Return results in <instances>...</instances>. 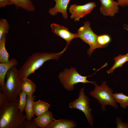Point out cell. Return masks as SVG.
<instances>
[{
    "label": "cell",
    "instance_id": "1",
    "mask_svg": "<svg viewBox=\"0 0 128 128\" xmlns=\"http://www.w3.org/2000/svg\"><path fill=\"white\" fill-rule=\"evenodd\" d=\"M19 97L0 107V128H22L26 115L18 109Z\"/></svg>",
    "mask_w": 128,
    "mask_h": 128
},
{
    "label": "cell",
    "instance_id": "2",
    "mask_svg": "<svg viewBox=\"0 0 128 128\" xmlns=\"http://www.w3.org/2000/svg\"><path fill=\"white\" fill-rule=\"evenodd\" d=\"M66 49L65 47L62 51L58 53L37 52L34 53L28 57L18 69L22 77L23 78H27L48 60H58Z\"/></svg>",
    "mask_w": 128,
    "mask_h": 128
},
{
    "label": "cell",
    "instance_id": "3",
    "mask_svg": "<svg viewBox=\"0 0 128 128\" xmlns=\"http://www.w3.org/2000/svg\"><path fill=\"white\" fill-rule=\"evenodd\" d=\"M5 77L6 81L4 87L0 88V91L9 101H14L19 96L23 78L15 66L9 70Z\"/></svg>",
    "mask_w": 128,
    "mask_h": 128
},
{
    "label": "cell",
    "instance_id": "4",
    "mask_svg": "<svg viewBox=\"0 0 128 128\" xmlns=\"http://www.w3.org/2000/svg\"><path fill=\"white\" fill-rule=\"evenodd\" d=\"M94 89L89 94L91 96L96 99L101 105L102 110H106L105 107L107 105L111 106L117 109L118 107L113 97V91L104 81L101 84L98 85L96 83L94 84Z\"/></svg>",
    "mask_w": 128,
    "mask_h": 128
},
{
    "label": "cell",
    "instance_id": "5",
    "mask_svg": "<svg viewBox=\"0 0 128 128\" xmlns=\"http://www.w3.org/2000/svg\"><path fill=\"white\" fill-rule=\"evenodd\" d=\"M83 76L79 73L75 68L72 67L70 69L66 68L58 76L60 82L64 89L69 91L74 89V85L79 83H89L94 84L95 82L88 80L87 77L91 76Z\"/></svg>",
    "mask_w": 128,
    "mask_h": 128
},
{
    "label": "cell",
    "instance_id": "6",
    "mask_svg": "<svg viewBox=\"0 0 128 128\" xmlns=\"http://www.w3.org/2000/svg\"><path fill=\"white\" fill-rule=\"evenodd\" d=\"M84 87L80 89L78 98L70 103L69 107L70 108L76 109L83 112L88 123L93 128L94 117L91 113L92 110L90 106L89 99L84 93Z\"/></svg>",
    "mask_w": 128,
    "mask_h": 128
},
{
    "label": "cell",
    "instance_id": "7",
    "mask_svg": "<svg viewBox=\"0 0 128 128\" xmlns=\"http://www.w3.org/2000/svg\"><path fill=\"white\" fill-rule=\"evenodd\" d=\"M83 26L77 30L78 38L89 46L87 54L90 56L93 51L97 48H101L97 41L98 36L92 30L90 22L87 21L84 23Z\"/></svg>",
    "mask_w": 128,
    "mask_h": 128
},
{
    "label": "cell",
    "instance_id": "8",
    "mask_svg": "<svg viewBox=\"0 0 128 128\" xmlns=\"http://www.w3.org/2000/svg\"><path fill=\"white\" fill-rule=\"evenodd\" d=\"M96 6V3L93 2L82 5H71L69 8L70 18L73 19L75 21H79L81 18L91 13Z\"/></svg>",
    "mask_w": 128,
    "mask_h": 128
},
{
    "label": "cell",
    "instance_id": "9",
    "mask_svg": "<svg viewBox=\"0 0 128 128\" xmlns=\"http://www.w3.org/2000/svg\"><path fill=\"white\" fill-rule=\"evenodd\" d=\"M50 27L53 32L66 41L67 45L65 47L67 48L73 39L78 38V32L71 33L67 28L64 26L54 23L50 24Z\"/></svg>",
    "mask_w": 128,
    "mask_h": 128
},
{
    "label": "cell",
    "instance_id": "10",
    "mask_svg": "<svg viewBox=\"0 0 128 128\" xmlns=\"http://www.w3.org/2000/svg\"><path fill=\"white\" fill-rule=\"evenodd\" d=\"M101 3L100 12L105 16L113 17L119 12L118 2L113 0H99Z\"/></svg>",
    "mask_w": 128,
    "mask_h": 128
},
{
    "label": "cell",
    "instance_id": "11",
    "mask_svg": "<svg viewBox=\"0 0 128 128\" xmlns=\"http://www.w3.org/2000/svg\"><path fill=\"white\" fill-rule=\"evenodd\" d=\"M54 0L55 3V5L49 10V13L51 15L55 16L58 13H61L63 18L67 20L68 17L67 9L71 0Z\"/></svg>",
    "mask_w": 128,
    "mask_h": 128
},
{
    "label": "cell",
    "instance_id": "12",
    "mask_svg": "<svg viewBox=\"0 0 128 128\" xmlns=\"http://www.w3.org/2000/svg\"><path fill=\"white\" fill-rule=\"evenodd\" d=\"M52 113L48 110L44 113L37 116L32 121L38 128H48L53 121Z\"/></svg>",
    "mask_w": 128,
    "mask_h": 128
},
{
    "label": "cell",
    "instance_id": "13",
    "mask_svg": "<svg viewBox=\"0 0 128 128\" xmlns=\"http://www.w3.org/2000/svg\"><path fill=\"white\" fill-rule=\"evenodd\" d=\"M18 61L15 58H12L6 63H0V88H3L5 83V78L9 70L12 67L16 66Z\"/></svg>",
    "mask_w": 128,
    "mask_h": 128
},
{
    "label": "cell",
    "instance_id": "14",
    "mask_svg": "<svg viewBox=\"0 0 128 128\" xmlns=\"http://www.w3.org/2000/svg\"><path fill=\"white\" fill-rule=\"evenodd\" d=\"M77 124L72 120L61 119L54 120L48 128H74Z\"/></svg>",
    "mask_w": 128,
    "mask_h": 128
},
{
    "label": "cell",
    "instance_id": "15",
    "mask_svg": "<svg viewBox=\"0 0 128 128\" xmlns=\"http://www.w3.org/2000/svg\"><path fill=\"white\" fill-rule=\"evenodd\" d=\"M12 5L21 8L26 11L33 12L35 10V7L31 0H8Z\"/></svg>",
    "mask_w": 128,
    "mask_h": 128
},
{
    "label": "cell",
    "instance_id": "16",
    "mask_svg": "<svg viewBox=\"0 0 128 128\" xmlns=\"http://www.w3.org/2000/svg\"><path fill=\"white\" fill-rule=\"evenodd\" d=\"M50 106L48 103L40 100L34 101L33 109L34 115L37 116L44 113L48 110Z\"/></svg>",
    "mask_w": 128,
    "mask_h": 128
},
{
    "label": "cell",
    "instance_id": "17",
    "mask_svg": "<svg viewBox=\"0 0 128 128\" xmlns=\"http://www.w3.org/2000/svg\"><path fill=\"white\" fill-rule=\"evenodd\" d=\"M35 96L33 95L32 96H27V101L24 108L26 113V120L30 122L32 118L34 117L33 109V104Z\"/></svg>",
    "mask_w": 128,
    "mask_h": 128
},
{
    "label": "cell",
    "instance_id": "18",
    "mask_svg": "<svg viewBox=\"0 0 128 128\" xmlns=\"http://www.w3.org/2000/svg\"><path fill=\"white\" fill-rule=\"evenodd\" d=\"M36 87L35 83L27 78H23L22 85V90L27 96H32L36 90Z\"/></svg>",
    "mask_w": 128,
    "mask_h": 128
},
{
    "label": "cell",
    "instance_id": "19",
    "mask_svg": "<svg viewBox=\"0 0 128 128\" xmlns=\"http://www.w3.org/2000/svg\"><path fill=\"white\" fill-rule=\"evenodd\" d=\"M6 38V35H4L0 39V63L7 62L9 60V55L5 48Z\"/></svg>",
    "mask_w": 128,
    "mask_h": 128
},
{
    "label": "cell",
    "instance_id": "20",
    "mask_svg": "<svg viewBox=\"0 0 128 128\" xmlns=\"http://www.w3.org/2000/svg\"><path fill=\"white\" fill-rule=\"evenodd\" d=\"M115 63L114 65L109 70L106 71L107 73H112L116 68L121 67L126 62L128 61V53L125 55H119L114 59Z\"/></svg>",
    "mask_w": 128,
    "mask_h": 128
},
{
    "label": "cell",
    "instance_id": "21",
    "mask_svg": "<svg viewBox=\"0 0 128 128\" xmlns=\"http://www.w3.org/2000/svg\"><path fill=\"white\" fill-rule=\"evenodd\" d=\"M113 97L116 102L119 103L123 108L128 106V96L122 92H116L113 94Z\"/></svg>",
    "mask_w": 128,
    "mask_h": 128
},
{
    "label": "cell",
    "instance_id": "22",
    "mask_svg": "<svg viewBox=\"0 0 128 128\" xmlns=\"http://www.w3.org/2000/svg\"><path fill=\"white\" fill-rule=\"evenodd\" d=\"M110 36L107 34H104L98 36L97 38L98 43L101 48L106 46L111 41Z\"/></svg>",
    "mask_w": 128,
    "mask_h": 128
},
{
    "label": "cell",
    "instance_id": "23",
    "mask_svg": "<svg viewBox=\"0 0 128 128\" xmlns=\"http://www.w3.org/2000/svg\"><path fill=\"white\" fill-rule=\"evenodd\" d=\"M9 26L6 19L1 18L0 19V39L4 35H6L9 32Z\"/></svg>",
    "mask_w": 128,
    "mask_h": 128
},
{
    "label": "cell",
    "instance_id": "24",
    "mask_svg": "<svg viewBox=\"0 0 128 128\" xmlns=\"http://www.w3.org/2000/svg\"><path fill=\"white\" fill-rule=\"evenodd\" d=\"M27 95L25 92L22 90L19 95L18 105V109L21 112L23 111L27 101Z\"/></svg>",
    "mask_w": 128,
    "mask_h": 128
},
{
    "label": "cell",
    "instance_id": "25",
    "mask_svg": "<svg viewBox=\"0 0 128 128\" xmlns=\"http://www.w3.org/2000/svg\"><path fill=\"white\" fill-rule=\"evenodd\" d=\"M116 122L117 124V128H128V123H123L120 118L117 117L116 119Z\"/></svg>",
    "mask_w": 128,
    "mask_h": 128
},
{
    "label": "cell",
    "instance_id": "26",
    "mask_svg": "<svg viewBox=\"0 0 128 128\" xmlns=\"http://www.w3.org/2000/svg\"><path fill=\"white\" fill-rule=\"evenodd\" d=\"M38 128L32 121L29 122L26 120L23 124L22 128Z\"/></svg>",
    "mask_w": 128,
    "mask_h": 128
},
{
    "label": "cell",
    "instance_id": "27",
    "mask_svg": "<svg viewBox=\"0 0 128 128\" xmlns=\"http://www.w3.org/2000/svg\"><path fill=\"white\" fill-rule=\"evenodd\" d=\"M12 5L8 0H0V8H2L9 5Z\"/></svg>",
    "mask_w": 128,
    "mask_h": 128
},
{
    "label": "cell",
    "instance_id": "28",
    "mask_svg": "<svg viewBox=\"0 0 128 128\" xmlns=\"http://www.w3.org/2000/svg\"><path fill=\"white\" fill-rule=\"evenodd\" d=\"M119 5L122 7L128 6V0H117Z\"/></svg>",
    "mask_w": 128,
    "mask_h": 128
},
{
    "label": "cell",
    "instance_id": "29",
    "mask_svg": "<svg viewBox=\"0 0 128 128\" xmlns=\"http://www.w3.org/2000/svg\"><path fill=\"white\" fill-rule=\"evenodd\" d=\"M124 27L125 29L128 31V26L127 24H125L124 26Z\"/></svg>",
    "mask_w": 128,
    "mask_h": 128
}]
</instances>
